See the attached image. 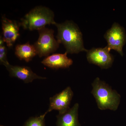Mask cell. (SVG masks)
Here are the masks:
<instances>
[{"label":"cell","mask_w":126,"mask_h":126,"mask_svg":"<svg viewBox=\"0 0 126 126\" xmlns=\"http://www.w3.org/2000/svg\"><path fill=\"white\" fill-rule=\"evenodd\" d=\"M58 29L56 36L59 44L63 45L67 53H78L87 52L84 46L82 34L79 27L73 22L67 21L64 23L54 24Z\"/></svg>","instance_id":"cell-1"},{"label":"cell","mask_w":126,"mask_h":126,"mask_svg":"<svg viewBox=\"0 0 126 126\" xmlns=\"http://www.w3.org/2000/svg\"><path fill=\"white\" fill-rule=\"evenodd\" d=\"M91 93L101 110H117L120 103L121 96L116 90L112 89L107 84L96 78L92 83Z\"/></svg>","instance_id":"cell-2"},{"label":"cell","mask_w":126,"mask_h":126,"mask_svg":"<svg viewBox=\"0 0 126 126\" xmlns=\"http://www.w3.org/2000/svg\"><path fill=\"white\" fill-rule=\"evenodd\" d=\"M53 12L48 7L37 6L32 9L21 19L20 25L30 31L41 29L47 25H54Z\"/></svg>","instance_id":"cell-3"},{"label":"cell","mask_w":126,"mask_h":126,"mask_svg":"<svg viewBox=\"0 0 126 126\" xmlns=\"http://www.w3.org/2000/svg\"><path fill=\"white\" fill-rule=\"evenodd\" d=\"M39 37L33 45L40 57L49 56L50 54L56 51L59 43L54 36V31L52 29L44 27L38 31Z\"/></svg>","instance_id":"cell-4"},{"label":"cell","mask_w":126,"mask_h":126,"mask_svg":"<svg viewBox=\"0 0 126 126\" xmlns=\"http://www.w3.org/2000/svg\"><path fill=\"white\" fill-rule=\"evenodd\" d=\"M104 37L108 43V48L113 49L123 56V48L126 41V35L123 27L117 23H114L110 29L107 31Z\"/></svg>","instance_id":"cell-5"},{"label":"cell","mask_w":126,"mask_h":126,"mask_svg":"<svg viewBox=\"0 0 126 126\" xmlns=\"http://www.w3.org/2000/svg\"><path fill=\"white\" fill-rule=\"evenodd\" d=\"M73 95L72 89L68 86L61 92L50 98L49 107L45 114L46 115L53 110L58 111L59 114L66 112L70 108V104Z\"/></svg>","instance_id":"cell-6"},{"label":"cell","mask_w":126,"mask_h":126,"mask_svg":"<svg viewBox=\"0 0 126 126\" xmlns=\"http://www.w3.org/2000/svg\"><path fill=\"white\" fill-rule=\"evenodd\" d=\"M107 46L93 48L87 52V59L90 63L98 65L102 69H107L111 67L114 60Z\"/></svg>","instance_id":"cell-7"},{"label":"cell","mask_w":126,"mask_h":126,"mask_svg":"<svg viewBox=\"0 0 126 126\" xmlns=\"http://www.w3.org/2000/svg\"><path fill=\"white\" fill-rule=\"evenodd\" d=\"M2 38L7 47H12L20 36L19 33L20 23L15 20H11L3 15L1 18Z\"/></svg>","instance_id":"cell-8"},{"label":"cell","mask_w":126,"mask_h":126,"mask_svg":"<svg viewBox=\"0 0 126 126\" xmlns=\"http://www.w3.org/2000/svg\"><path fill=\"white\" fill-rule=\"evenodd\" d=\"M5 67L9 72L10 77L19 79L25 83H31L35 79H46V77L37 75L27 66L12 65L9 64Z\"/></svg>","instance_id":"cell-9"},{"label":"cell","mask_w":126,"mask_h":126,"mask_svg":"<svg viewBox=\"0 0 126 126\" xmlns=\"http://www.w3.org/2000/svg\"><path fill=\"white\" fill-rule=\"evenodd\" d=\"M67 54L65 52L64 54H55L50 55L44 59L41 63L53 69L67 68L73 63L72 60L67 56Z\"/></svg>","instance_id":"cell-10"},{"label":"cell","mask_w":126,"mask_h":126,"mask_svg":"<svg viewBox=\"0 0 126 126\" xmlns=\"http://www.w3.org/2000/svg\"><path fill=\"white\" fill-rule=\"evenodd\" d=\"M79 104L75 103L67 111L57 116V126H81L79 121Z\"/></svg>","instance_id":"cell-11"},{"label":"cell","mask_w":126,"mask_h":126,"mask_svg":"<svg viewBox=\"0 0 126 126\" xmlns=\"http://www.w3.org/2000/svg\"><path fill=\"white\" fill-rule=\"evenodd\" d=\"M15 53L20 60H25L26 62L31 61L37 55L34 45H31L29 42L24 44L17 45L16 46Z\"/></svg>","instance_id":"cell-12"},{"label":"cell","mask_w":126,"mask_h":126,"mask_svg":"<svg viewBox=\"0 0 126 126\" xmlns=\"http://www.w3.org/2000/svg\"><path fill=\"white\" fill-rule=\"evenodd\" d=\"M46 115L44 113L39 117H30L25 123L24 126H45Z\"/></svg>","instance_id":"cell-13"},{"label":"cell","mask_w":126,"mask_h":126,"mask_svg":"<svg viewBox=\"0 0 126 126\" xmlns=\"http://www.w3.org/2000/svg\"><path fill=\"white\" fill-rule=\"evenodd\" d=\"M2 35L0 37V63L1 64L4 65H8L9 63L7 59V49L4 44Z\"/></svg>","instance_id":"cell-14"},{"label":"cell","mask_w":126,"mask_h":126,"mask_svg":"<svg viewBox=\"0 0 126 126\" xmlns=\"http://www.w3.org/2000/svg\"><path fill=\"white\" fill-rule=\"evenodd\" d=\"M0 126H2V125H0Z\"/></svg>","instance_id":"cell-15"}]
</instances>
